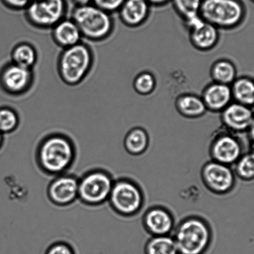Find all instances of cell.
<instances>
[{"instance_id":"cell-26","label":"cell","mask_w":254,"mask_h":254,"mask_svg":"<svg viewBox=\"0 0 254 254\" xmlns=\"http://www.w3.org/2000/svg\"><path fill=\"white\" fill-rule=\"evenodd\" d=\"M19 123L18 114L13 109L6 107L0 108V132L2 134L16 131Z\"/></svg>"},{"instance_id":"cell-30","label":"cell","mask_w":254,"mask_h":254,"mask_svg":"<svg viewBox=\"0 0 254 254\" xmlns=\"http://www.w3.org/2000/svg\"><path fill=\"white\" fill-rule=\"evenodd\" d=\"M45 254H76L75 251L69 244L64 241L52 244L47 249Z\"/></svg>"},{"instance_id":"cell-9","label":"cell","mask_w":254,"mask_h":254,"mask_svg":"<svg viewBox=\"0 0 254 254\" xmlns=\"http://www.w3.org/2000/svg\"><path fill=\"white\" fill-rule=\"evenodd\" d=\"M201 178L206 188L216 195H226L235 188L236 175L233 169L215 161L204 164Z\"/></svg>"},{"instance_id":"cell-27","label":"cell","mask_w":254,"mask_h":254,"mask_svg":"<svg viewBox=\"0 0 254 254\" xmlns=\"http://www.w3.org/2000/svg\"><path fill=\"white\" fill-rule=\"evenodd\" d=\"M176 11L186 22L199 16L202 0H173Z\"/></svg>"},{"instance_id":"cell-11","label":"cell","mask_w":254,"mask_h":254,"mask_svg":"<svg viewBox=\"0 0 254 254\" xmlns=\"http://www.w3.org/2000/svg\"><path fill=\"white\" fill-rule=\"evenodd\" d=\"M244 154L242 142L230 133H221L216 136L210 146L211 160L225 165L235 164Z\"/></svg>"},{"instance_id":"cell-18","label":"cell","mask_w":254,"mask_h":254,"mask_svg":"<svg viewBox=\"0 0 254 254\" xmlns=\"http://www.w3.org/2000/svg\"><path fill=\"white\" fill-rule=\"evenodd\" d=\"M119 11L124 24L136 27L143 24L148 17L149 4L146 0H126Z\"/></svg>"},{"instance_id":"cell-19","label":"cell","mask_w":254,"mask_h":254,"mask_svg":"<svg viewBox=\"0 0 254 254\" xmlns=\"http://www.w3.org/2000/svg\"><path fill=\"white\" fill-rule=\"evenodd\" d=\"M149 144L148 134L145 129L139 127L131 129L126 134L124 147L127 153L133 156H139L145 153Z\"/></svg>"},{"instance_id":"cell-14","label":"cell","mask_w":254,"mask_h":254,"mask_svg":"<svg viewBox=\"0 0 254 254\" xmlns=\"http://www.w3.org/2000/svg\"><path fill=\"white\" fill-rule=\"evenodd\" d=\"M186 23L190 27V41L195 48L200 51H208L217 44L218 29L204 21L200 15L186 21Z\"/></svg>"},{"instance_id":"cell-32","label":"cell","mask_w":254,"mask_h":254,"mask_svg":"<svg viewBox=\"0 0 254 254\" xmlns=\"http://www.w3.org/2000/svg\"><path fill=\"white\" fill-rule=\"evenodd\" d=\"M149 4L155 5V6H160L167 3L169 0H146Z\"/></svg>"},{"instance_id":"cell-28","label":"cell","mask_w":254,"mask_h":254,"mask_svg":"<svg viewBox=\"0 0 254 254\" xmlns=\"http://www.w3.org/2000/svg\"><path fill=\"white\" fill-rule=\"evenodd\" d=\"M156 79L153 74L144 72L137 76L134 81V88L137 93L141 95H148L154 91Z\"/></svg>"},{"instance_id":"cell-34","label":"cell","mask_w":254,"mask_h":254,"mask_svg":"<svg viewBox=\"0 0 254 254\" xmlns=\"http://www.w3.org/2000/svg\"><path fill=\"white\" fill-rule=\"evenodd\" d=\"M3 134H2L1 132H0V149H1L2 144H3Z\"/></svg>"},{"instance_id":"cell-10","label":"cell","mask_w":254,"mask_h":254,"mask_svg":"<svg viewBox=\"0 0 254 254\" xmlns=\"http://www.w3.org/2000/svg\"><path fill=\"white\" fill-rule=\"evenodd\" d=\"M79 178L68 173L54 177L47 189L49 200L54 205L66 207L78 200Z\"/></svg>"},{"instance_id":"cell-4","label":"cell","mask_w":254,"mask_h":254,"mask_svg":"<svg viewBox=\"0 0 254 254\" xmlns=\"http://www.w3.org/2000/svg\"><path fill=\"white\" fill-rule=\"evenodd\" d=\"M71 18L75 22L83 38L93 42L108 39L114 30L111 14L91 3L76 6Z\"/></svg>"},{"instance_id":"cell-13","label":"cell","mask_w":254,"mask_h":254,"mask_svg":"<svg viewBox=\"0 0 254 254\" xmlns=\"http://www.w3.org/2000/svg\"><path fill=\"white\" fill-rule=\"evenodd\" d=\"M143 225L152 236H167L173 231L175 221L168 209L157 205L148 208L144 214Z\"/></svg>"},{"instance_id":"cell-22","label":"cell","mask_w":254,"mask_h":254,"mask_svg":"<svg viewBox=\"0 0 254 254\" xmlns=\"http://www.w3.org/2000/svg\"><path fill=\"white\" fill-rule=\"evenodd\" d=\"M231 87L233 98L236 103L250 107L254 102V84L252 79L243 77L235 79Z\"/></svg>"},{"instance_id":"cell-1","label":"cell","mask_w":254,"mask_h":254,"mask_svg":"<svg viewBox=\"0 0 254 254\" xmlns=\"http://www.w3.org/2000/svg\"><path fill=\"white\" fill-rule=\"evenodd\" d=\"M73 139L66 134L54 133L41 139L37 146L36 161L42 173L57 176L68 173L76 158Z\"/></svg>"},{"instance_id":"cell-25","label":"cell","mask_w":254,"mask_h":254,"mask_svg":"<svg viewBox=\"0 0 254 254\" xmlns=\"http://www.w3.org/2000/svg\"><path fill=\"white\" fill-rule=\"evenodd\" d=\"M235 175L241 180L253 181L254 178V158L253 152L243 154L235 164Z\"/></svg>"},{"instance_id":"cell-20","label":"cell","mask_w":254,"mask_h":254,"mask_svg":"<svg viewBox=\"0 0 254 254\" xmlns=\"http://www.w3.org/2000/svg\"><path fill=\"white\" fill-rule=\"evenodd\" d=\"M176 106L182 115L189 118H199L203 116L207 109L202 99L191 94H186L179 98Z\"/></svg>"},{"instance_id":"cell-23","label":"cell","mask_w":254,"mask_h":254,"mask_svg":"<svg viewBox=\"0 0 254 254\" xmlns=\"http://www.w3.org/2000/svg\"><path fill=\"white\" fill-rule=\"evenodd\" d=\"M144 254H178V251L171 236H152L146 243Z\"/></svg>"},{"instance_id":"cell-15","label":"cell","mask_w":254,"mask_h":254,"mask_svg":"<svg viewBox=\"0 0 254 254\" xmlns=\"http://www.w3.org/2000/svg\"><path fill=\"white\" fill-rule=\"evenodd\" d=\"M222 121L231 131L242 133L253 127L254 118L250 107L238 103L230 104L224 109Z\"/></svg>"},{"instance_id":"cell-35","label":"cell","mask_w":254,"mask_h":254,"mask_svg":"<svg viewBox=\"0 0 254 254\" xmlns=\"http://www.w3.org/2000/svg\"><path fill=\"white\" fill-rule=\"evenodd\" d=\"M31 1H33V0H31Z\"/></svg>"},{"instance_id":"cell-21","label":"cell","mask_w":254,"mask_h":254,"mask_svg":"<svg viewBox=\"0 0 254 254\" xmlns=\"http://www.w3.org/2000/svg\"><path fill=\"white\" fill-rule=\"evenodd\" d=\"M11 62L23 68L32 69L37 61V52L31 44L22 42L16 45L11 52Z\"/></svg>"},{"instance_id":"cell-24","label":"cell","mask_w":254,"mask_h":254,"mask_svg":"<svg viewBox=\"0 0 254 254\" xmlns=\"http://www.w3.org/2000/svg\"><path fill=\"white\" fill-rule=\"evenodd\" d=\"M236 75L235 66L226 60L216 62L211 69V76L215 83L229 85L235 80Z\"/></svg>"},{"instance_id":"cell-7","label":"cell","mask_w":254,"mask_h":254,"mask_svg":"<svg viewBox=\"0 0 254 254\" xmlns=\"http://www.w3.org/2000/svg\"><path fill=\"white\" fill-rule=\"evenodd\" d=\"M108 201L114 212L123 217L128 218L135 216L141 210L144 196L143 190L135 182L121 178L114 181Z\"/></svg>"},{"instance_id":"cell-29","label":"cell","mask_w":254,"mask_h":254,"mask_svg":"<svg viewBox=\"0 0 254 254\" xmlns=\"http://www.w3.org/2000/svg\"><path fill=\"white\" fill-rule=\"evenodd\" d=\"M126 0H91V3L109 13L119 11Z\"/></svg>"},{"instance_id":"cell-16","label":"cell","mask_w":254,"mask_h":254,"mask_svg":"<svg viewBox=\"0 0 254 254\" xmlns=\"http://www.w3.org/2000/svg\"><path fill=\"white\" fill-rule=\"evenodd\" d=\"M52 36L55 43L62 49L68 48L80 43L82 35L75 22L71 18H64L52 28Z\"/></svg>"},{"instance_id":"cell-8","label":"cell","mask_w":254,"mask_h":254,"mask_svg":"<svg viewBox=\"0 0 254 254\" xmlns=\"http://www.w3.org/2000/svg\"><path fill=\"white\" fill-rule=\"evenodd\" d=\"M26 16L29 23L39 29H52L65 18L66 0H33L26 7Z\"/></svg>"},{"instance_id":"cell-6","label":"cell","mask_w":254,"mask_h":254,"mask_svg":"<svg viewBox=\"0 0 254 254\" xmlns=\"http://www.w3.org/2000/svg\"><path fill=\"white\" fill-rule=\"evenodd\" d=\"M199 15L217 29H233L245 19V8L240 0H202Z\"/></svg>"},{"instance_id":"cell-2","label":"cell","mask_w":254,"mask_h":254,"mask_svg":"<svg viewBox=\"0 0 254 254\" xmlns=\"http://www.w3.org/2000/svg\"><path fill=\"white\" fill-rule=\"evenodd\" d=\"M173 239L178 254H205L212 241L210 224L198 216H190L181 220L174 229Z\"/></svg>"},{"instance_id":"cell-31","label":"cell","mask_w":254,"mask_h":254,"mask_svg":"<svg viewBox=\"0 0 254 254\" xmlns=\"http://www.w3.org/2000/svg\"><path fill=\"white\" fill-rule=\"evenodd\" d=\"M6 7L13 10L26 9L31 0H1Z\"/></svg>"},{"instance_id":"cell-3","label":"cell","mask_w":254,"mask_h":254,"mask_svg":"<svg viewBox=\"0 0 254 254\" xmlns=\"http://www.w3.org/2000/svg\"><path fill=\"white\" fill-rule=\"evenodd\" d=\"M94 63V55L90 47L81 42L64 49L58 60L60 77L66 85L80 84L90 72Z\"/></svg>"},{"instance_id":"cell-12","label":"cell","mask_w":254,"mask_h":254,"mask_svg":"<svg viewBox=\"0 0 254 254\" xmlns=\"http://www.w3.org/2000/svg\"><path fill=\"white\" fill-rule=\"evenodd\" d=\"M32 69L23 68L13 63L4 66L0 73V84L7 93L21 95L29 90L33 83Z\"/></svg>"},{"instance_id":"cell-17","label":"cell","mask_w":254,"mask_h":254,"mask_svg":"<svg viewBox=\"0 0 254 254\" xmlns=\"http://www.w3.org/2000/svg\"><path fill=\"white\" fill-rule=\"evenodd\" d=\"M232 98L230 86L215 83L205 89L202 100L206 109L218 112L223 111L230 104Z\"/></svg>"},{"instance_id":"cell-5","label":"cell","mask_w":254,"mask_h":254,"mask_svg":"<svg viewBox=\"0 0 254 254\" xmlns=\"http://www.w3.org/2000/svg\"><path fill=\"white\" fill-rule=\"evenodd\" d=\"M112 174L104 169L86 171L78 182V200L84 205L96 207L108 201L114 183Z\"/></svg>"},{"instance_id":"cell-33","label":"cell","mask_w":254,"mask_h":254,"mask_svg":"<svg viewBox=\"0 0 254 254\" xmlns=\"http://www.w3.org/2000/svg\"><path fill=\"white\" fill-rule=\"evenodd\" d=\"M76 6H81V5H84L91 3V0H73Z\"/></svg>"}]
</instances>
